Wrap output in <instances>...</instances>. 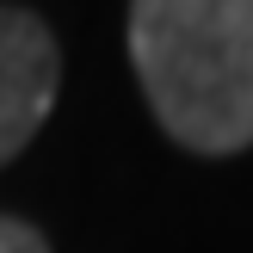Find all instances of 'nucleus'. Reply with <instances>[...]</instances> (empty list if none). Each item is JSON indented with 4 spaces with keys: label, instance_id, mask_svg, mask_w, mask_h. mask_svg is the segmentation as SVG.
Returning a JSON list of instances; mask_svg holds the SVG:
<instances>
[{
    "label": "nucleus",
    "instance_id": "2",
    "mask_svg": "<svg viewBox=\"0 0 253 253\" xmlns=\"http://www.w3.org/2000/svg\"><path fill=\"white\" fill-rule=\"evenodd\" d=\"M62 93V43L31 6H0V167L43 130Z\"/></svg>",
    "mask_w": 253,
    "mask_h": 253
},
{
    "label": "nucleus",
    "instance_id": "3",
    "mask_svg": "<svg viewBox=\"0 0 253 253\" xmlns=\"http://www.w3.org/2000/svg\"><path fill=\"white\" fill-rule=\"evenodd\" d=\"M0 253H49V241L25 216H0Z\"/></svg>",
    "mask_w": 253,
    "mask_h": 253
},
{
    "label": "nucleus",
    "instance_id": "1",
    "mask_svg": "<svg viewBox=\"0 0 253 253\" xmlns=\"http://www.w3.org/2000/svg\"><path fill=\"white\" fill-rule=\"evenodd\" d=\"M130 68L192 155L253 148V0H130Z\"/></svg>",
    "mask_w": 253,
    "mask_h": 253
}]
</instances>
